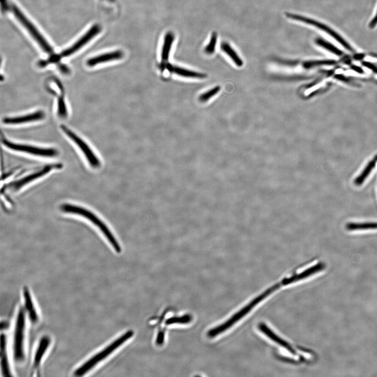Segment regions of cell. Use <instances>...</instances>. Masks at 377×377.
I'll return each mask as SVG.
<instances>
[{
    "instance_id": "cell-1",
    "label": "cell",
    "mask_w": 377,
    "mask_h": 377,
    "mask_svg": "<svg viewBox=\"0 0 377 377\" xmlns=\"http://www.w3.org/2000/svg\"><path fill=\"white\" fill-rule=\"evenodd\" d=\"M60 209L64 213L81 216L90 221L102 232L116 252L121 253V248L118 241L116 240L110 229L106 223H104L103 221L95 213L83 207L69 203L62 204L60 206Z\"/></svg>"
},
{
    "instance_id": "cell-2",
    "label": "cell",
    "mask_w": 377,
    "mask_h": 377,
    "mask_svg": "<svg viewBox=\"0 0 377 377\" xmlns=\"http://www.w3.org/2000/svg\"><path fill=\"white\" fill-rule=\"evenodd\" d=\"M134 332L132 330L128 331L103 349L100 352L96 353L92 357L82 364L81 366L78 367L74 371V375L76 376H81L85 375L88 372L93 369L98 364L104 359L107 358L112 354L115 350L120 347L125 342L128 341L133 336Z\"/></svg>"
},
{
    "instance_id": "cell-3",
    "label": "cell",
    "mask_w": 377,
    "mask_h": 377,
    "mask_svg": "<svg viewBox=\"0 0 377 377\" xmlns=\"http://www.w3.org/2000/svg\"><path fill=\"white\" fill-rule=\"evenodd\" d=\"M27 315L23 307H21L17 316L14 336L13 353L15 360L22 363L25 359V339Z\"/></svg>"
},
{
    "instance_id": "cell-4",
    "label": "cell",
    "mask_w": 377,
    "mask_h": 377,
    "mask_svg": "<svg viewBox=\"0 0 377 377\" xmlns=\"http://www.w3.org/2000/svg\"><path fill=\"white\" fill-rule=\"evenodd\" d=\"M279 285L280 284H277L275 287L271 288L261 295H259L258 297L254 299L252 302L250 303L248 306L245 307L243 309L239 312L238 313L233 316L230 318V319L223 324H221L220 326L210 330L208 332L207 336L210 338H213L229 329L234 324L236 323V322L240 320L242 317H244L247 314H248L249 312L254 307H255V306L259 303H261V301H262L267 296L269 295L272 292L278 288V287H279Z\"/></svg>"
},
{
    "instance_id": "cell-5",
    "label": "cell",
    "mask_w": 377,
    "mask_h": 377,
    "mask_svg": "<svg viewBox=\"0 0 377 377\" xmlns=\"http://www.w3.org/2000/svg\"><path fill=\"white\" fill-rule=\"evenodd\" d=\"M10 9L17 19L23 25V27L27 30L30 35L33 37L35 41L38 44L45 53L51 54L53 53V49L49 44L45 38L40 32L36 28L32 23L26 17L20 10L15 5L11 4Z\"/></svg>"
},
{
    "instance_id": "cell-6",
    "label": "cell",
    "mask_w": 377,
    "mask_h": 377,
    "mask_svg": "<svg viewBox=\"0 0 377 377\" xmlns=\"http://www.w3.org/2000/svg\"><path fill=\"white\" fill-rule=\"evenodd\" d=\"M100 31L101 28L99 25L96 24L94 25L93 27L91 28L85 35L71 47L64 50L59 54L51 56L50 58V62L52 63H57L62 58L67 57L72 55L92 40V39L100 33Z\"/></svg>"
},
{
    "instance_id": "cell-7",
    "label": "cell",
    "mask_w": 377,
    "mask_h": 377,
    "mask_svg": "<svg viewBox=\"0 0 377 377\" xmlns=\"http://www.w3.org/2000/svg\"><path fill=\"white\" fill-rule=\"evenodd\" d=\"M3 143L7 148L15 151L27 153L43 158H54L57 157L58 152L52 148H40L28 145L16 144L6 138L3 139Z\"/></svg>"
},
{
    "instance_id": "cell-8",
    "label": "cell",
    "mask_w": 377,
    "mask_h": 377,
    "mask_svg": "<svg viewBox=\"0 0 377 377\" xmlns=\"http://www.w3.org/2000/svg\"><path fill=\"white\" fill-rule=\"evenodd\" d=\"M60 128L65 134L81 149L91 167L94 168H99L101 165L99 159L87 143L67 126L61 125Z\"/></svg>"
},
{
    "instance_id": "cell-9",
    "label": "cell",
    "mask_w": 377,
    "mask_h": 377,
    "mask_svg": "<svg viewBox=\"0 0 377 377\" xmlns=\"http://www.w3.org/2000/svg\"><path fill=\"white\" fill-rule=\"evenodd\" d=\"M286 16H287V18L290 19L300 21L309 25L314 26V27L323 31L325 32H326L329 35L333 37L338 42L340 43L348 50L350 51H354V49L352 47V46H351L342 36H341L339 34H338V33L329 28L328 26L318 22L316 20L306 18L301 16L289 14V13H288V14H286Z\"/></svg>"
},
{
    "instance_id": "cell-10",
    "label": "cell",
    "mask_w": 377,
    "mask_h": 377,
    "mask_svg": "<svg viewBox=\"0 0 377 377\" xmlns=\"http://www.w3.org/2000/svg\"><path fill=\"white\" fill-rule=\"evenodd\" d=\"M61 167V165L60 164L47 165L40 171L22 178L18 180L11 182V183L8 184L5 187V189L11 192L18 191L25 185L32 183V182L35 180L40 178L48 174L50 172L54 170V169L59 168Z\"/></svg>"
},
{
    "instance_id": "cell-11",
    "label": "cell",
    "mask_w": 377,
    "mask_h": 377,
    "mask_svg": "<svg viewBox=\"0 0 377 377\" xmlns=\"http://www.w3.org/2000/svg\"><path fill=\"white\" fill-rule=\"evenodd\" d=\"M23 308L27 317L32 323L36 324L38 322L39 317L31 292L27 287L23 289Z\"/></svg>"
},
{
    "instance_id": "cell-12",
    "label": "cell",
    "mask_w": 377,
    "mask_h": 377,
    "mask_svg": "<svg viewBox=\"0 0 377 377\" xmlns=\"http://www.w3.org/2000/svg\"><path fill=\"white\" fill-rule=\"evenodd\" d=\"M45 114L41 110L22 116L7 118L4 119L3 122L8 125H18L41 121L45 118Z\"/></svg>"
},
{
    "instance_id": "cell-13",
    "label": "cell",
    "mask_w": 377,
    "mask_h": 377,
    "mask_svg": "<svg viewBox=\"0 0 377 377\" xmlns=\"http://www.w3.org/2000/svg\"><path fill=\"white\" fill-rule=\"evenodd\" d=\"M123 56L122 51L116 50L91 58L87 60V64L88 66L92 67L101 63L121 59Z\"/></svg>"
},
{
    "instance_id": "cell-14",
    "label": "cell",
    "mask_w": 377,
    "mask_h": 377,
    "mask_svg": "<svg viewBox=\"0 0 377 377\" xmlns=\"http://www.w3.org/2000/svg\"><path fill=\"white\" fill-rule=\"evenodd\" d=\"M50 339L48 336L42 337L39 342L33 359V366L35 368H38L40 366L42 359L50 346Z\"/></svg>"
},
{
    "instance_id": "cell-15",
    "label": "cell",
    "mask_w": 377,
    "mask_h": 377,
    "mask_svg": "<svg viewBox=\"0 0 377 377\" xmlns=\"http://www.w3.org/2000/svg\"><path fill=\"white\" fill-rule=\"evenodd\" d=\"M1 369L4 376L12 375L7 352V339L4 334L1 336Z\"/></svg>"
},
{
    "instance_id": "cell-16",
    "label": "cell",
    "mask_w": 377,
    "mask_h": 377,
    "mask_svg": "<svg viewBox=\"0 0 377 377\" xmlns=\"http://www.w3.org/2000/svg\"><path fill=\"white\" fill-rule=\"evenodd\" d=\"M167 69L171 72L176 74L179 76L190 79H204L207 77L206 74L194 71H191L184 68H180L177 66L167 63L162 68L163 70Z\"/></svg>"
},
{
    "instance_id": "cell-17",
    "label": "cell",
    "mask_w": 377,
    "mask_h": 377,
    "mask_svg": "<svg viewBox=\"0 0 377 377\" xmlns=\"http://www.w3.org/2000/svg\"><path fill=\"white\" fill-rule=\"evenodd\" d=\"M174 40L175 35L173 33L168 32L166 34L162 51V69L167 63Z\"/></svg>"
},
{
    "instance_id": "cell-18",
    "label": "cell",
    "mask_w": 377,
    "mask_h": 377,
    "mask_svg": "<svg viewBox=\"0 0 377 377\" xmlns=\"http://www.w3.org/2000/svg\"><path fill=\"white\" fill-rule=\"evenodd\" d=\"M221 49L227 54L228 56L235 62L237 66L241 67L243 65V62L241 58L238 56L236 51L234 50L227 43H223L221 44Z\"/></svg>"
},
{
    "instance_id": "cell-19",
    "label": "cell",
    "mask_w": 377,
    "mask_h": 377,
    "mask_svg": "<svg viewBox=\"0 0 377 377\" xmlns=\"http://www.w3.org/2000/svg\"><path fill=\"white\" fill-rule=\"evenodd\" d=\"M316 43L318 45L331 51L336 55L341 56L343 55V52L340 49L323 39L320 38L316 39Z\"/></svg>"
},
{
    "instance_id": "cell-20",
    "label": "cell",
    "mask_w": 377,
    "mask_h": 377,
    "mask_svg": "<svg viewBox=\"0 0 377 377\" xmlns=\"http://www.w3.org/2000/svg\"><path fill=\"white\" fill-rule=\"evenodd\" d=\"M192 320V317L190 315H186L181 317H175L167 319L165 324L167 326H170L176 324H187L190 323Z\"/></svg>"
},
{
    "instance_id": "cell-21",
    "label": "cell",
    "mask_w": 377,
    "mask_h": 377,
    "mask_svg": "<svg viewBox=\"0 0 377 377\" xmlns=\"http://www.w3.org/2000/svg\"><path fill=\"white\" fill-rule=\"evenodd\" d=\"M346 228L349 231L377 229V223H351L347 224Z\"/></svg>"
},
{
    "instance_id": "cell-22",
    "label": "cell",
    "mask_w": 377,
    "mask_h": 377,
    "mask_svg": "<svg viewBox=\"0 0 377 377\" xmlns=\"http://www.w3.org/2000/svg\"><path fill=\"white\" fill-rule=\"evenodd\" d=\"M375 161H372L367 165L361 175H359L355 180V185L357 186L361 185L364 181L366 180L368 175L370 174L375 166Z\"/></svg>"
},
{
    "instance_id": "cell-23",
    "label": "cell",
    "mask_w": 377,
    "mask_h": 377,
    "mask_svg": "<svg viewBox=\"0 0 377 377\" xmlns=\"http://www.w3.org/2000/svg\"><path fill=\"white\" fill-rule=\"evenodd\" d=\"M335 63V61L330 60H313L306 61L303 63V67L305 69H311L324 65H333Z\"/></svg>"
},
{
    "instance_id": "cell-24",
    "label": "cell",
    "mask_w": 377,
    "mask_h": 377,
    "mask_svg": "<svg viewBox=\"0 0 377 377\" xmlns=\"http://www.w3.org/2000/svg\"><path fill=\"white\" fill-rule=\"evenodd\" d=\"M57 112L58 115L62 118H66L68 115L67 108L63 96H61L58 100Z\"/></svg>"
},
{
    "instance_id": "cell-25",
    "label": "cell",
    "mask_w": 377,
    "mask_h": 377,
    "mask_svg": "<svg viewBox=\"0 0 377 377\" xmlns=\"http://www.w3.org/2000/svg\"><path fill=\"white\" fill-rule=\"evenodd\" d=\"M217 34L215 32L213 33L209 44L204 49L205 53L207 54L211 55L214 53L217 42Z\"/></svg>"
},
{
    "instance_id": "cell-26",
    "label": "cell",
    "mask_w": 377,
    "mask_h": 377,
    "mask_svg": "<svg viewBox=\"0 0 377 377\" xmlns=\"http://www.w3.org/2000/svg\"><path fill=\"white\" fill-rule=\"evenodd\" d=\"M220 90L219 86H217L208 92L201 95L199 97V100L202 102H205L211 99L213 97L217 94Z\"/></svg>"
},
{
    "instance_id": "cell-27",
    "label": "cell",
    "mask_w": 377,
    "mask_h": 377,
    "mask_svg": "<svg viewBox=\"0 0 377 377\" xmlns=\"http://www.w3.org/2000/svg\"><path fill=\"white\" fill-rule=\"evenodd\" d=\"M165 340V334L163 331H161L158 334V337H157V341H156V343H157V344L159 346H162L163 345L164 343Z\"/></svg>"
},
{
    "instance_id": "cell-28",
    "label": "cell",
    "mask_w": 377,
    "mask_h": 377,
    "mask_svg": "<svg viewBox=\"0 0 377 377\" xmlns=\"http://www.w3.org/2000/svg\"><path fill=\"white\" fill-rule=\"evenodd\" d=\"M377 25V12L374 16V18L371 20L369 24V28L370 29H373L375 27V26Z\"/></svg>"
}]
</instances>
